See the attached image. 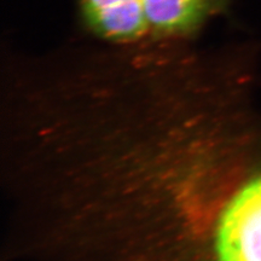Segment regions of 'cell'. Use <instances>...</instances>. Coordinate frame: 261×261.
<instances>
[{"instance_id":"obj_1","label":"cell","mask_w":261,"mask_h":261,"mask_svg":"<svg viewBox=\"0 0 261 261\" xmlns=\"http://www.w3.org/2000/svg\"><path fill=\"white\" fill-rule=\"evenodd\" d=\"M217 261H261V175L226 205L215 232Z\"/></svg>"},{"instance_id":"obj_2","label":"cell","mask_w":261,"mask_h":261,"mask_svg":"<svg viewBox=\"0 0 261 261\" xmlns=\"http://www.w3.org/2000/svg\"><path fill=\"white\" fill-rule=\"evenodd\" d=\"M84 22L107 40L132 41L148 33L144 0H77Z\"/></svg>"},{"instance_id":"obj_3","label":"cell","mask_w":261,"mask_h":261,"mask_svg":"<svg viewBox=\"0 0 261 261\" xmlns=\"http://www.w3.org/2000/svg\"><path fill=\"white\" fill-rule=\"evenodd\" d=\"M228 3L230 0H144L149 29L161 35L195 31L210 16L223 11Z\"/></svg>"}]
</instances>
